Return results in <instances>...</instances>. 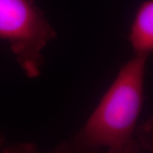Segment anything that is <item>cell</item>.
I'll return each mask as SVG.
<instances>
[{"mask_svg": "<svg viewBox=\"0 0 153 153\" xmlns=\"http://www.w3.org/2000/svg\"><path fill=\"white\" fill-rule=\"evenodd\" d=\"M148 55L134 54L122 66L104 96L70 140L56 148L62 152L129 153L140 151L136 123L144 97Z\"/></svg>", "mask_w": 153, "mask_h": 153, "instance_id": "cell-1", "label": "cell"}, {"mask_svg": "<svg viewBox=\"0 0 153 153\" xmlns=\"http://www.w3.org/2000/svg\"><path fill=\"white\" fill-rule=\"evenodd\" d=\"M57 37L56 32L34 0H0V39L11 51L25 74H41L42 51Z\"/></svg>", "mask_w": 153, "mask_h": 153, "instance_id": "cell-2", "label": "cell"}, {"mask_svg": "<svg viewBox=\"0 0 153 153\" xmlns=\"http://www.w3.org/2000/svg\"><path fill=\"white\" fill-rule=\"evenodd\" d=\"M128 38L134 54L149 56L153 52V0L138 8Z\"/></svg>", "mask_w": 153, "mask_h": 153, "instance_id": "cell-3", "label": "cell"}, {"mask_svg": "<svg viewBox=\"0 0 153 153\" xmlns=\"http://www.w3.org/2000/svg\"><path fill=\"white\" fill-rule=\"evenodd\" d=\"M135 136L140 150L153 152V117L137 128Z\"/></svg>", "mask_w": 153, "mask_h": 153, "instance_id": "cell-4", "label": "cell"}, {"mask_svg": "<svg viewBox=\"0 0 153 153\" xmlns=\"http://www.w3.org/2000/svg\"><path fill=\"white\" fill-rule=\"evenodd\" d=\"M4 137L0 133V150H4Z\"/></svg>", "mask_w": 153, "mask_h": 153, "instance_id": "cell-5", "label": "cell"}]
</instances>
